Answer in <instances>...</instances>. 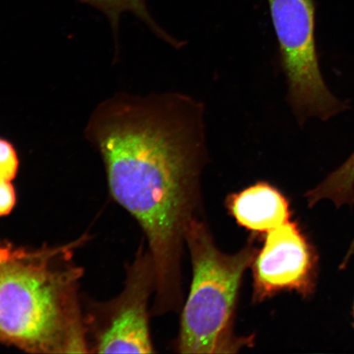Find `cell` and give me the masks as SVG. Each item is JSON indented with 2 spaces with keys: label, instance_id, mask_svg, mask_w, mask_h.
<instances>
[{
  "label": "cell",
  "instance_id": "cell-12",
  "mask_svg": "<svg viewBox=\"0 0 354 354\" xmlns=\"http://www.w3.org/2000/svg\"><path fill=\"white\" fill-rule=\"evenodd\" d=\"M10 250L0 248V264L8 263V260L10 258Z\"/></svg>",
  "mask_w": 354,
  "mask_h": 354
},
{
  "label": "cell",
  "instance_id": "cell-5",
  "mask_svg": "<svg viewBox=\"0 0 354 354\" xmlns=\"http://www.w3.org/2000/svg\"><path fill=\"white\" fill-rule=\"evenodd\" d=\"M315 264L313 250L297 225L289 221L272 230L252 264L254 300L261 302L285 290L309 295L313 288Z\"/></svg>",
  "mask_w": 354,
  "mask_h": 354
},
{
  "label": "cell",
  "instance_id": "cell-2",
  "mask_svg": "<svg viewBox=\"0 0 354 354\" xmlns=\"http://www.w3.org/2000/svg\"><path fill=\"white\" fill-rule=\"evenodd\" d=\"M185 241L192 258L193 281L181 314L177 351L236 353L249 342L233 331L239 290L259 250L250 242L236 254H223L198 218L188 225Z\"/></svg>",
  "mask_w": 354,
  "mask_h": 354
},
{
  "label": "cell",
  "instance_id": "cell-8",
  "mask_svg": "<svg viewBox=\"0 0 354 354\" xmlns=\"http://www.w3.org/2000/svg\"><path fill=\"white\" fill-rule=\"evenodd\" d=\"M77 1L88 4L103 12L111 22L114 34H118L119 22L123 13L131 12L142 21L158 38L169 44L171 46L180 48L185 46L183 41L172 37L155 21L148 10L146 0H77Z\"/></svg>",
  "mask_w": 354,
  "mask_h": 354
},
{
  "label": "cell",
  "instance_id": "cell-10",
  "mask_svg": "<svg viewBox=\"0 0 354 354\" xmlns=\"http://www.w3.org/2000/svg\"><path fill=\"white\" fill-rule=\"evenodd\" d=\"M19 168V155L15 146L10 141L0 138V180H15Z\"/></svg>",
  "mask_w": 354,
  "mask_h": 354
},
{
  "label": "cell",
  "instance_id": "cell-7",
  "mask_svg": "<svg viewBox=\"0 0 354 354\" xmlns=\"http://www.w3.org/2000/svg\"><path fill=\"white\" fill-rule=\"evenodd\" d=\"M227 203L237 223L252 232L268 233L290 221L287 199L264 181L232 194Z\"/></svg>",
  "mask_w": 354,
  "mask_h": 354
},
{
  "label": "cell",
  "instance_id": "cell-4",
  "mask_svg": "<svg viewBox=\"0 0 354 354\" xmlns=\"http://www.w3.org/2000/svg\"><path fill=\"white\" fill-rule=\"evenodd\" d=\"M63 331L59 292L32 265L0 264V339L26 351L55 348Z\"/></svg>",
  "mask_w": 354,
  "mask_h": 354
},
{
  "label": "cell",
  "instance_id": "cell-1",
  "mask_svg": "<svg viewBox=\"0 0 354 354\" xmlns=\"http://www.w3.org/2000/svg\"><path fill=\"white\" fill-rule=\"evenodd\" d=\"M86 136L103 159L113 198L147 237L156 297L179 299L185 232L197 218L209 158L205 105L177 91L116 95L92 113Z\"/></svg>",
  "mask_w": 354,
  "mask_h": 354
},
{
  "label": "cell",
  "instance_id": "cell-11",
  "mask_svg": "<svg viewBox=\"0 0 354 354\" xmlns=\"http://www.w3.org/2000/svg\"><path fill=\"white\" fill-rule=\"evenodd\" d=\"M16 203V193L11 181L0 180V216L10 214Z\"/></svg>",
  "mask_w": 354,
  "mask_h": 354
},
{
  "label": "cell",
  "instance_id": "cell-6",
  "mask_svg": "<svg viewBox=\"0 0 354 354\" xmlns=\"http://www.w3.org/2000/svg\"><path fill=\"white\" fill-rule=\"evenodd\" d=\"M127 298L111 326L101 335L100 353H152L147 302L150 290L156 286L151 257L137 270Z\"/></svg>",
  "mask_w": 354,
  "mask_h": 354
},
{
  "label": "cell",
  "instance_id": "cell-3",
  "mask_svg": "<svg viewBox=\"0 0 354 354\" xmlns=\"http://www.w3.org/2000/svg\"><path fill=\"white\" fill-rule=\"evenodd\" d=\"M286 77L288 101L300 125L346 109L327 88L318 62L314 0H267Z\"/></svg>",
  "mask_w": 354,
  "mask_h": 354
},
{
  "label": "cell",
  "instance_id": "cell-9",
  "mask_svg": "<svg viewBox=\"0 0 354 354\" xmlns=\"http://www.w3.org/2000/svg\"><path fill=\"white\" fill-rule=\"evenodd\" d=\"M307 194L310 203L330 199L336 205L354 201V152L337 170Z\"/></svg>",
  "mask_w": 354,
  "mask_h": 354
},
{
  "label": "cell",
  "instance_id": "cell-13",
  "mask_svg": "<svg viewBox=\"0 0 354 354\" xmlns=\"http://www.w3.org/2000/svg\"><path fill=\"white\" fill-rule=\"evenodd\" d=\"M353 254H354V241L352 243V245L351 247V250H349L348 256H351Z\"/></svg>",
  "mask_w": 354,
  "mask_h": 354
}]
</instances>
